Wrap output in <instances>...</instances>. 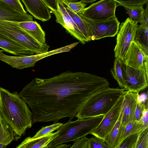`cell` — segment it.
<instances>
[{"mask_svg": "<svg viewBox=\"0 0 148 148\" xmlns=\"http://www.w3.org/2000/svg\"><path fill=\"white\" fill-rule=\"evenodd\" d=\"M47 56L45 53L27 56H12L3 53H0V60L13 68L22 69L34 66L37 62Z\"/></svg>", "mask_w": 148, "mask_h": 148, "instance_id": "5bb4252c", "label": "cell"}, {"mask_svg": "<svg viewBox=\"0 0 148 148\" xmlns=\"http://www.w3.org/2000/svg\"><path fill=\"white\" fill-rule=\"evenodd\" d=\"M71 145H67L66 144H60L56 147L54 148H70L71 147Z\"/></svg>", "mask_w": 148, "mask_h": 148, "instance_id": "f35d334b", "label": "cell"}, {"mask_svg": "<svg viewBox=\"0 0 148 148\" xmlns=\"http://www.w3.org/2000/svg\"><path fill=\"white\" fill-rule=\"evenodd\" d=\"M59 132L51 133L40 137L33 138L28 137L25 138L16 148H48L49 144L58 135Z\"/></svg>", "mask_w": 148, "mask_h": 148, "instance_id": "ac0fdd59", "label": "cell"}, {"mask_svg": "<svg viewBox=\"0 0 148 148\" xmlns=\"http://www.w3.org/2000/svg\"><path fill=\"white\" fill-rule=\"evenodd\" d=\"M19 23L0 20V33L35 54L48 51L49 46L38 42L21 28Z\"/></svg>", "mask_w": 148, "mask_h": 148, "instance_id": "5b68a950", "label": "cell"}, {"mask_svg": "<svg viewBox=\"0 0 148 148\" xmlns=\"http://www.w3.org/2000/svg\"><path fill=\"white\" fill-rule=\"evenodd\" d=\"M111 75L116 80L119 86L127 90V87L124 81L122 69L121 60L115 58L113 68L111 70Z\"/></svg>", "mask_w": 148, "mask_h": 148, "instance_id": "d4e9b609", "label": "cell"}, {"mask_svg": "<svg viewBox=\"0 0 148 148\" xmlns=\"http://www.w3.org/2000/svg\"><path fill=\"white\" fill-rule=\"evenodd\" d=\"M10 5L19 12L27 13L20 0H1Z\"/></svg>", "mask_w": 148, "mask_h": 148, "instance_id": "836d02e7", "label": "cell"}, {"mask_svg": "<svg viewBox=\"0 0 148 148\" xmlns=\"http://www.w3.org/2000/svg\"><path fill=\"white\" fill-rule=\"evenodd\" d=\"M138 23L128 17L120 25L114 49L115 58L123 60L131 44L134 40Z\"/></svg>", "mask_w": 148, "mask_h": 148, "instance_id": "8992f818", "label": "cell"}, {"mask_svg": "<svg viewBox=\"0 0 148 148\" xmlns=\"http://www.w3.org/2000/svg\"><path fill=\"white\" fill-rule=\"evenodd\" d=\"M105 77L67 71L47 79L35 78L19 93L32 113L33 124L73 119L85 101L109 86Z\"/></svg>", "mask_w": 148, "mask_h": 148, "instance_id": "6da1fadb", "label": "cell"}, {"mask_svg": "<svg viewBox=\"0 0 148 148\" xmlns=\"http://www.w3.org/2000/svg\"><path fill=\"white\" fill-rule=\"evenodd\" d=\"M62 2L67 5L73 11L77 14L80 13L85 8L87 5L80 1L76 2L65 1Z\"/></svg>", "mask_w": 148, "mask_h": 148, "instance_id": "1f68e13d", "label": "cell"}, {"mask_svg": "<svg viewBox=\"0 0 148 148\" xmlns=\"http://www.w3.org/2000/svg\"><path fill=\"white\" fill-rule=\"evenodd\" d=\"M62 2H65V1H69L71 2H77V0H58Z\"/></svg>", "mask_w": 148, "mask_h": 148, "instance_id": "60d3db41", "label": "cell"}, {"mask_svg": "<svg viewBox=\"0 0 148 148\" xmlns=\"http://www.w3.org/2000/svg\"><path fill=\"white\" fill-rule=\"evenodd\" d=\"M80 16L89 27L91 40L114 37L118 32L120 22L116 16L103 21L93 20Z\"/></svg>", "mask_w": 148, "mask_h": 148, "instance_id": "ba28073f", "label": "cell"}, {"mask_svg": "<svg viewBox=\"0 0 148 148\" xmlns=\"http://www.w3.org/2000/svg\"><path fill=\"white\" fill-rule=\"evenodd\" d=\"M0 20L20 23L33 21V17L20 12L10 5L0 0Z\"/></svg>", "mask_w": 148, "mask_h": 148, "instance_id": "9a60e30c", "label": "cell"}, {"mask_svg": "<svg viewBox=\"0 0 148 148\" xmlns=\"http://www.w3.org/2000/svg\"><path fill=\"white\" fill-rule=\"evenodd\" d=\"M3 51L2 50H0V53H3Z\"/></svg>", "mask_w": 148, "mask_h": 148, "instance_id": "b9f144b4", "label": "cell"}, {"mask_svg": "<svg viewBox=\"0 0 148 148\" xmlns=\"http://www.w3.org/2000/svg\"><path fill=\"white\" fill-rule=\"evenodd\" d=\"M104 116L77 119L73 121L70 119L57 129V131L59 132L58 135L49 144L48 148H53L60 144L74 141L77 139L86 136L98 126Z\"/></svg>", "mask_w": 148, "mask_h": 148, "instance_id": "277c9868", "label": "cell"}, {"mask_svg": "<svg viewBox=\"0 0 148 148\" xmlns=\"http://www.w3.org/2000/svg\"><path fill=\"white\" fill-rule=\"evenodd\" d=\"M0 114L16 135L21 137L33 124L32 113L16 92L0 87Z\"/></svg>", "mask_w": 148, "mask_h": 148, "instance_id": "7a4b0ae2", "label": "cell"}, {"mask_svg": "<svg viewBox=\"0 0 148 148\" xmlns=\"http://www.w3.org/2000/svg\"><path fill=\"white\" fill-rule=\"evenodd\" d=\"M62 124L59 123H54L50 125L43 127L32 137L33 138H38L53 132L54 131L57 130Z\"/></svg>", "mask_w": 148, "mask_h": 148, "instance_id": "83f0119b", "label": "cell"}, {"mask_svg": "<svg viewBox=\"0 0 148 148\" xmlns=\"http://www.w3.org/2000/svg\"><path fill=\"white\" fill-rule=\"evenodd\" d=\"M20 27L42 45L46 44L45 34L40 24L36 21H30L19 23Z\"/></svg>", "mask_w": 148, "mask_h": 148, "instance_id": "d6986e66", "label": "cell"}, {"mask_svg": "<svg viewBox=\"0 0 148 148\" xmlns=\"http://www.w3.org/2000/svg\"><path fill=\"white\" fill-rule=\"evenodd\" d=\"M147 106V103L146 105L144 102L138 100L135 112V121H140L143 116L145 110Z\"/></svg>", "mask_w": 148, "mask_h": 148, "instance_id": "d6a6232c", "label": "cell"}, {"mask_svg": "<svg viewBox=\"0 0 148 148\" xmlns=\"http://www.w3.org/2000/svg\"><path fill=\"white\" fill-rule=\"evenodd\" d=\"M88 138L86 136L77 139L74 141L71 148H88Z\"/></svg>", "mask_w": 148, "mask_h": 148, "instance_id": "e575fe53", "label": "cell"}, {"mask_svg": "<svg viewBox=\"0 0 148 148\" xmlns=\"http://www.w3.org/2000/svg\"><path fill=\"white\" fill-rule=\"evenodd\" d=\"M148 106L144 112L143 116L139 122L146 127H148Z\"/></svg>", "mask_w": 148, "mask_h": 148, "instance_id": "8d00e7d4", "label": "cell"}, {"mask_svg": "<svg viewBox=\"0 0 148 148\" xmlns=\"http://www.w3.org/2000/svg\"><path fill=\"white\" fill-rule=\"evenodd\" d=\"M146 5V7L145 10L144 16L146 24L148 25V2Z\"/></svg>", "mask_w": 148, "mask_h": 148, "instance_id": "74e56055", "label": "cell"}, {"mask_svg": "<svg viewBox=\"0 0 148 148\" xmlns=\"http://www.w3.org/2000/svg\"><path fill=\"white\" fill-rule=\"evenodd\" d=\"M0 48L3 51L16 56H24L36 54L0 33Z\"/></svg>", "mask_w": 148, "mask_h": 148, "instance_id": "e0dca14e", "label": "cell"}, {"mask_svg": "<svg viewBox=\"0 0 148 148\" xmlns=\"http://www.w3.org/2000/svg\"><path fill=\"white\" fill-rule=\"evenodd\" d=\"M21 0L27 11L35 18L42 22L48 21L50 19V12L42 0Z\"/></svg>", "mask_w": 148, "mask_h": 148, "instance_id": "2e32d148", "label": "cell"}, {"mask_svg": "<svg viewBox=\"0 0 148 148\" xmlns=\"http://www.w3.org/2000/svg\"><path fill=\"white\" fill-rule=\"evenodd\" d=\"M123 78L127 90L139 93L148 86V61L145 67L137 69L126 64L121 60Z\"/></svg>", "mask_w": 148, "mask_h": 148, "instance_id": "52a82bcc", "label": "cell"}, {"mask_svg": "<svg viewBox=\"0 0 148 148\" xmlns=\"http://www.w3.org/2000/svg\"><path fill=\"white\" fill-rule=\"evenodd\" d=\"M126 90L109 87L91 95L81 106L75 117L83 119L104 115L112 108Z\"/></svg>", "mask_w": 148, "mask_h": 148, "instance_id": "3957f363", "label": "cell"}, {"mask_svg": "<svg viewBox=\"0 0 148 148\" xmlns=\"http://www.w3.org/2000/svg\"><path fill=\"white\" fill-rule=\"evenodd\" d=\"M88 148H109L107 143L96 136L88 139Z\"/></svg>", "mask_w": 148, "mask_h": 148, "instance_id": "4dcf8cb0", "label": "cell"}, {"mask_svg": "<svg viewBox=\"0 0 148 148\" xmlns=\"http://www.w3.org/2000/svg\"><path fill=\"white\" fill-rule=\"evenodd\" d=\"M97 0H81L80 1L85 3H94Z\"/></svg>", "mask_w": 148, "mask_h": 148, "instance_id": "ab89813d", "label": "cell"}, {"mask_svg": "<svg viewBox=\"0 0 148 148\" xmlns=\"http://www.w3.org/2000/svg\"><path fill=\"white\" fill-rule=\"evenodd\" d=\"M121 116L120 113L118 119L110 132L106 136L105 141L109 148H116L119 144L123 130L120 127Z\"/></svg>", "mask_w": 148, "mask_h": 148, "instance_id": "44dd1931", "label": "cell"}, {"mask_svg": "<svg viewBox=\"0 0 148 148\" xmlns=\"http://www.w3.org/2000/svg\"><path fill=\"white\" fill-rule=\"evenodd\" d=\"M51 11H57L58 9V0H42Z\"/></svg>", "mask_w": 148, "mask_h": 148, "instance_id": "d590c367", "label": "cell"}, {"mask_svg": "<svg viewBox=\"0 0 148 148\" xmlns=\"http://www.w3.org/2000/svg\"><path fill=\"white\" fill-rule=\"evenodd\" d=\"M123 61L133 68L142 69L145 67V62L148 61V55L145 53L140 44L134 40L131 44Z\"/></svg>", "mask_w": 148, "mask_h": 148, "instance_id": "4fadbf2b", "label": "cell"}, {"mask_svg": "<svg viewBox=\"0 0 148 148\" xmlns=\"http://www.w3.org/2000/svg\"><path fill=\"white\" fill-rule=\"evenodd\" d=\"M134 148H148V127L138 133Z\"/></svg>", "mask_w": 148, "mask_h": 148, "instance_id": "4316f807", "label": "cell"}, {"mask_svg": "<svg viewBox=\"0 0 148 148\" xmlns=\"http://www.w3.org/2000/svg\"><path fill=\"white\" fill-rule=\"evenodd\" d=\"M134 40L140 44L145 53L148 55V25L145 22L138 25Z\"/></svg>", "mask_w": 148, "mask_h": 148, "instance_id": "603a6c76", "label": "cell"}, {"mask_svg": "<svg viewBox=\"0 0 148 148\" xmlns=\"http://www.w3.org/2000/svg\"><path fill=\"white\" fill-rule=\"evenodd\" d=\"M118 6L124 7L136 6L143 5L148 2V0H114Z\"/></svg>", "mask_w": 148, "mask_h": 148, "instance_id": "f546056e", "label": "cell"}, {"mask_svg": "<svg viewBox=\"0 0 148 148\" xmlns=\"http://www.w3.org/2000/svg\"><path fill=\"white\" fill-rule=\"evenodd\" d=\"M63 4L77 27L85 37L86 42L91 40L90 31L86 22L79 15L74 12L67 5Z\"/></svg>", "mask_w": 148, "mask_h": 148, "instance_id": "7402d4cb", "label": "cell"}, {"mask_svg": "<svg viewBox=\"0 0 148 148\" xmlns=\"http://www.w3.org/2000/svg\"><path fill=\"white\" fill-rule=\"evenodd\" d=\"M57 11H51L55 16L56 21L64 27L72 36L84 44L86 42L85 37L79 30L67 10L63 3L58 0Z\"/></svg>", "mask_w": 148, "mask_h": 148, "instance_id": "8fae6325", "label": "cell"}, {"mask_svg": "<svg viewBox=\"0 0 148 148\" xmlns=\"http://www.w3.org/2000/svg\"><path fill=\"white\" fill-rule=\"evenodd\" d=\"M147 127H146L139 121H136L128 123L124 127L120 143L127 136L139 133Z\"/></svg>", "mask_w": 148, "mask_h": 148, "instance_id": "484cf974", "label": "cell"}, {"mask_svg": "<svg viewBox=\"0 0 148 148\" xmlns=\"http://www.w3.org/2000/svg\"><path fill=\"white\" fill-rule=\"evenodd\" d=\"M118 6L114 0H101L85 8L78 14L93 20H105L116 16Z\"/></svg>", "mask_w": 148, "mask_h": 148, "instance_id": "9c48e42d", "label": "cell"}, {"mask_svg": "<svg viewBox=\"0 0 148 148\" xmlns=\"http://www.w3.org/2000/svg\"><path fill=\"white\" fill-rule=\"evenodd\" d=\"M124 92L112 108L104 115L99 124L91 132L90 134L105 141L106 136L116 123L120 115L123 100Z\"/></svg>", "mask_w": 148, "mask_h": 148, "instance_id": "30bf717a", "label": "cell"}, {"mask_svg": "<svg viewBox=\"0 0 148 148\" xmlns=\"http://www.w3.org/2000/svg\"><path fill=\"white\" fill-rule=\"evenodd\" d=\"M123 95L120 114L121 125L125 127L128 123L135 121V112L139 95L138 93L127 90L124 91Z\"/></svg>", "mask_w": 148, "mask_h": 148, "instance_id": "7c38bea8", "label": "cell"}, {"mask_svg": "<svg viewBox=\"0 0 148 148\" xmlns=\"http://www.w3.org/2000/svg\"><path fill=\"white\" fill-rule=\"evenodd\" d=\"M138 133L130 135L125 138L116 148H134L137 139Z\"/></svg>", "mask_w": 148, "mask_h": 148, "instance_id": "f1b7e54d", "label": "cell"}, {"mask_svg": "<svg viewBox=\"0 0 148 148\" xmlns=\"http://www.w3.org/2000/svg\"><path fill=\"white\" fill-rule=\"evenodd\" d=\"M123 7L132 20L140 24L145 22L143 5Z\"/></svg>", "mask_w": 148, "mask_h": 148, "instance_id": "cb8c5ba5", "label": "cell"}, {"mask_svg": "<svg viewBox=\"0 0 148 148\" xmlns=\"http://www.w3.org/2000/svg\"><path fill=\"white\" fill-rule=\"evenodd\" d=\"M16 135L0 114V148L6 147L14 140Z\"/></svg>", "mask_w": 148, "mask_h": 148, "instance_id": "ffe728a7", "label": "cell"}]
</instances>
